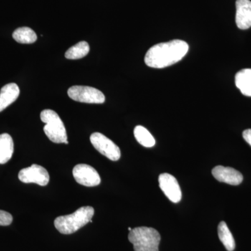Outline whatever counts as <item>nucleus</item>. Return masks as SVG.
<instances>
[{
  "mask_svg": "<svg viewBox=\"0 0 251 251\" xmlns=\"http://www.w3.org/2000/svg\"><path fill=\"white\" fill-rule=\"evenodd\" d=\"M188 49L187 43L179 39L160 43L149 49L145 62L148 67L155 69L170 67L184 58Z\"/></svg>",
  "mask_w": 251,
  "mask_h": 251,
  "instance_id": "f257e3e1",
  "label": "nucleus"
},
{
  "mask_svg": "<svg viewBox=\"0 0 251 251\" xmlns=\"http://www.w3.org/2000/svg\"><path fill=\"white\" fill-rule=\"evenodd\" d=\"M94 214L93 207L82 206L72 214L57 217L54 220V226L60 233L73 234L89 222L92 223Z\"/></svg>",
  "mask_w": 251,
  "mask_h": 251,
  "instance_id": "f03ea898",
  "label": "nucleus"
},
{
  "mask_svg": "<svg viewBox=\"0 0 251 251\" xmlns=\"http://www.w3.org/2000/svg\"><path fill=\"white\" fill-rule=\"evenodd\" d=\"M128 240L135 251H158L161 235L152 227H138L130 231Z\"/></svg>",
  "mask_w": 251,
  "mask_h": 251,
  "instance_id": "7ed1b4c3",
  "label": "nucleus"
},
{
  "mask_svg": "<svg viewBox=\"0 0 251 251\" xmlns=\"http://www.w3.org/2000/svg\"><path fill=\"white\" fill-rule=\"evenodd\" d=\"M41 120L46 124L44 130L50 140L54 143L69 144L65 126L57 112L52 110H43Z\"/></svg>",
  "mask_w": 251,
  "mask_h": 251,
  "instance_id": "20e7f679",
  "label": "nucleus"
},
{
  "mask_svg": "<svg viewBox=\"0 0 251 251\" xmlns=\"http://www.w3.org/2000/svg\"><path fill=\"white\" fill-rule=\"evenodd\" d=\"M68 95L72 100L81 103L101 104L105 100L100 90L88 86H73L68 90Z\"/></svg>",
  "mask_w": 251,
  "mask_h": 251,
  "instance_id": "39448f33",
  "label": "nucleus"
},
{
  "mask_svg": "<svg viewBox=\"0 0 251 251\" xmlns=\"http://www.w3.org/2000/svg\"><path fill=\"white\" fill-rule=\"evenodd\" d=\"M90 141L99 152L111 161H118L121 157V151L119 147L102 133H92L90 136Z\"/></svg>",
  "mask_w": 251,
  "mask_h": 251,
  "instance_id": "423d86ee",
  "label": "nucleus"
},
{
  "mask_svg": "<svg viewBox=\"0 0 251 251\" xmlns=\"http://www.w3.org/2000/svg\"><path fill=\"white\" fill-rule=\"evenodd\" d=\"M18 178L20 181L25 184L34 183L41 186H46L50 181L49 174L46 168L36 164L21 170L18 174Z\"/></svg>",
  "mask_w": 251,
  "mask_h": 251,
  "instance_id": "0eeeda50",
  "label": "nucleus"
},
{
  "mask_svg": "<svg viewBox=\"0 0 251 251\" xmlns=\"http://www.w3.org/2000/svg\"><path fill=\"white\" fill-rule=\"evenodd\" d=\"M73 175L78 184L88 187L98 186L101 181L97 171L87 164H78L74 167Z\"/></svg>",
  "mask_w": 251,
  "mask_h": 251,
  "instance_id": "6e6552de",
  "label": "nucleus"
},
{
  "mask_svg": "<svg viewBox=\"0 0 251 251\" xmlns=\"http://www.w3.org/2000/svg\"><path fill=\"white\" fill-rule=\"evenodd\" d=\"M159 186L167 198L174 203L180 202L181 200V191L177 180L168 173L160 175L158 177Z\"/></svg>",
  "mask_w": 251,
  "mask_h": 251,
  "instance_id": "1a4fd4ad",
  "label": "nucleus"
},
{
  "mask_svg": "<svg viewBox=\"0 0 251 251\" xmlns=\"http://www.w3.org/2000/svg\"><path fill=\"white\" fill-rule=\"evenodd\" d=\"M212 175L218 181L232 186L240 184L244 179L240 172L230 167L216 166L212 170Z\"/></svg>",
  "mask_w": 251,
  "mask_h": 251,
  "instance_id": "9d476101",
  "label": "nucleus"
},
{
  "mask_svg": "<svg viewBox=\"0 0 251 251\" xmlns=\"http://www.w3.org/2000/svg\"><path fill=\"white\" fill-rule=\"evenodd\" d=\"M236 24L240 29L251 27V1L237 0L236 1Z\"/></svg>",
  "mask_w": 251,
  "mask_h": 251,
  "instance_id": "9b49d317",
  "label": "nucleus"
},
{
  "mask_svg": "<svg viewBox=\"0 0 251 251\" xmlns=\"http://www.w3.org/2000/svg\"><path fill=\"white\" fill-rule=\"evenodd\" d=\"M20 89L16 83L4 86L0 92V112L3 111L19 97Z\"/></svg>",
  "mask_w": 251,
  "mask_h": 251,
  "instance_id": "f8f14e48",
  "label": "nucleus"
},
{
  "mask_svg": "<svg viewBox=\"0 0 251 251\" xmlns=\"http://www.w3.org/2000/svg\"><path fill=\"white\" fill-rule=\"evenodd\" d=\"M14 151V141L8 133L0 135V164H5L11 159Z\"/></svg>",
  "mask_w": 251,
  "mask_h": 251,
  "instance_id": "ddd939ff",
  "label": "nucleus"
},
{
  "mask_svg": "<svg viewBox=\"0 0 251 251\" xmlns=\"http://www.w3.org/2000/svg\"><path fill=\"white\" fill-rule=\"evenodd\" d=\"M235 85L242 94L251 97V69H242L236 74Z\"/></svg>",
  "mask_w": 251,
  "mask_h": 251,
  "instance_id": "4468645a",
  "label": "nucleus"
},
{
  "mask_svg": "<svg viewBox=\"0 0 251 251\" xmlns=\"http://www.w3.org/2000/svg\"><path fill=\"white\" fill-rule=\"evenodd\" d=\"M218 234L221 242L228 251H233L235 249V242L227 224L224 221H221L218 227Z\"/></svg>",
  "mask_w": 251,
  "mask_h": 251,
  "instance_id": "2eb2a0df",
  "label": "nucleus"
},
{
  "mask_svg": "<svg viewBox=\"0 0 251 251\" xmlns=\"http://www.w3.org/2000/svg\"><path fill=\"white\" fill-rule=\"evenodd\" d=\"M14 40L20 44H33L37 40V36L31 28L23 27L18 28L13 33Z\"/></svg>",
  "mask_w": 251,
  "mask_h": 251,
  "instance_id": "dca6fc26",
  "label": "nucleus"
},
{
  "mask_svg": "<svg viewBox=\"0 0 251 251\" xmlns=\"http://www.w3.org/2000/svg\"><path fill=\"white\" fill-rule=\"evenodd\" d=\"M134 136L137 141L145 148H152L156 144V140L153 135L143 126H135Z\"/></svg>",
  "mask_w": 251,
  "mask_h": 251,
  "instance_id": "f3484780",
  "label": "nucleus"
},
{
  "mask_svg": "<svg viewBox=\"0 0 251 251\" xmlns=\"http://www.w3.org/2000/svg\"><path fill=\"white\" fill-rule=\"evenodd\" d=\"M90 52V46L86 41H80L70 48L65 53V57L69 59H79L85 57Z\"/></svg>",
  "mask_w": 251,
  "mask_h": 251,
  "instance_id": "a211bd4d",
  "label": "nucleus"
},
{
  "mask_svg": "<svg viewBox=\"0 0 251 251\" xmlns=\"http://www.w3.org/2000/svg\"><path fill=\"white\" fill-rule=\"evenodd\" d=\"M12 221L13 217L11 214L5 211L0 210V226H9Z\"/></svg>",
  "mask_w": 251,
  "mask_h": 251,
  "instance_id": "6ab92c4d",
  "label": "nucleus"
},
{
  "mask_svg": "<svg viewBox=\"0 0 251 251\" xmlns=\"http://www.w3.org/2000/svg\"><path fill=\"white\" fill-rule=\"evenodd\" d=\"M243 138L251 146V128L245 130L243 132Z\"/></svg>",
  "mask_w": 251,
  "mask_h": 251,
  "instance_id": "aec40b11",
  "label": "nucleus"
},
{
  "mask_svg": "<svg viewBox=\"0 0 251 251\" xmlns=\"http://www.w3.org/2000/svg\"><path fill=\"white\" fill-rule=\"evenodd\" d=\"M128 230H129V232H130V231H131L132 230L131 227H128Z\"/></svg>",
  "mask_w": 251,
  "mask_h": 251,
  "instance_id": "412c9836",
  "label": "nucleus"
}]
</instances>
